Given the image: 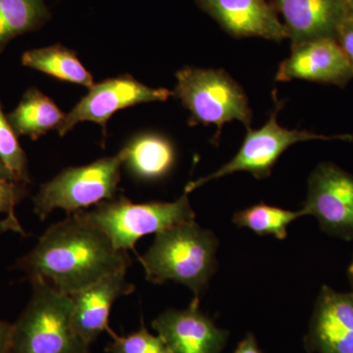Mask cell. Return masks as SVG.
I'll use <instances>...</instances> for the list:
<instances>
[{
	"label": "cell",
	"instance_id": "6da1fadb",
	"mask_svg": "<svg viewBox=\"0 0 353 353\" xmlns=\"http://www.w3.org/2000/svg\"><path fill=\"white\" fill-rule=\"evenodd\" d=\"M128 252L118 250L101 230L79 212L52 225L36 246L18 260L28 278H41L55 290L73 296L97 281L131 265Z\"/></svg>",
	"mask_w": 353,
	"mask_h": 353
},
{
	"label": "cell",
	"instance_id": "7a4b0ae2",
	"mask_svg": "<svg viewBox=\"0 0 353 353\" xmlns=\"http://www.w3.org/2000/svg\"><path fill=\"white\" fill-rule=\"evenodd\" d=\"M218 245L210 230L189 221L157 233L148 252L138 259L148 282L161 285L173 281L199 299L217 269Z\"/></svg>",
	"mask_w": 353,
	"mask_h": 353
},
{
	"label": "cell",
	"instance_id": "3957f363",
	"mask_svg": "<svg viewBox=\"0 0 353 353\" xmlns=\"http://www.w3.org/2000/svg\"><path fill=\"white\" fill-rule=\"evenodd\" d=\"M30 281L31 299L12 324L9 353H90L74 328L71 296L43 279Z\"/></svg>",
	"mask_w": 353,
	"mask_h": 353
},
{
	"label": "cell",
	"instance_id": "277c9868",
	"mask_svg": "<svg viewBox=\"0 0 353 353\" xmlns=\"http://www.w3.org/2000/svg\"><path fill=\"white\" fill-rule=\"evenodd\" d=\"M173 92L183 108L190 112V126L215 125L217 132L213 141L220 138L226 123L239 121L250 129L252 110L243 88L222 69L185 67L176 73Z\"/></svg>",
	"mask_w": 353,
	"mask_h": 353
},
{
	"label": "cell",
	"instance_id": "5b68a950",
	"mask_svg": "<svg viewBox=\"0 0 353 353\" xmlns=\"http://www.w3.org/2000/svg\"><path fill=\"white\" fill-rule=\"evenodd\" d=\"M78 212L101 230L116 248L124 252H136L137 241L146 234H157L181 223L196 220L187 194L173 202L146 203H134L121 196Z\"/></svg>",
	"mask_w": 353,
	"mask_h": 353
},
{
	"label": "cell",
	"instance_id": "8992f818",
	"mask_svg": "<svg viewBox=\"0 0 353 353\" xmlns=\"http://www.w3.org/2000/svg\"><path fill=\"white\" fill-rule=\"evenodd\" d=\"M124 164L122 150L112 157L101 158L92 163L71 167L43 183L32 199L34 211L41 220L54 209H63L68 215L114 199Z\"/></svg>",
	"mask_w": 353,
	"mask_h": 353
},
{
	"label": "cell",
	"instance_id": "52a82bcc",
	"mask_svg": "<svg viewBox=\"0 0 353 353\" xmlns=\"http://www.w3.org/2000/svg\"><path fill=\"white\" fill-rule=\"evenodd\" d=\"M281 108L282 103L276 101V108L272 111L269 120L263 127L259 130H253L252 128L246 130L243 145L233 159L213 173L188 183L185 187V194H189L206 183L238 172H248L257 180L268 178L279 158L282 157L288 148L297 143L315 139L352 141L353 139L350 134L329 137L312 132L285 129L278 123V113Z\"/></svg>",
	"mask_w": 353,
	"mask_h": 353
},
{
	"label": "cell",
	"instance_id": "ba28073f",
	"mask_svg": "<svg viewBox=\"0 0 353 353\" xmlns=\"http://www.w3.org/2000/svg\"><path fill=\"white\" fill-rule=\"evenodd\" d=\"M301 211L314 216L323 231L353 240V175L330 162L318 165L307 183Z\"/></svg>",
	"mask_w": 353,
	"mask_h": 353
},
{
	"label": "cell",
	"instance_id": "9c48e42d",
	"mask_svg": "<svg viewBox=\"0 0 353 353\" xmlns=\"http://www.w3.org/2000/svg\"><path fill=\"white\" fill-rule=\"evenodd\" d=\"M172 95L173 92L167 88L148 87L132 76L108 79L88 88V94L65 115L57 132L63 137L80 123L94 122L105 134L108 120L118 111L138 104L166 101Z\"/></svg>",
	"mask_w": 353,
	"mask_h": 353
},
{
	"label": "cell",
	"instance_id": "30bf717a",
	"mask_svg": "<svg viewBox=\"0 0 353 353\" xmlns=\"http://www.w3.org/2000/svg\"><path fill=\"white\" fill-rule=\"evenodd\" d=\"M152 325L172 353H221L229 338V332L202 312L199 297L183 310L165 311Z\"/></svg>",
	"mask_w": 353,
	"mask_h": 353
},
{
	"label": "cell",
	"instance_id": "8fae6325",
	"mask_svg": "<svg viewBox=\"0 0 353 353\" xmlns=\"http://www.w3.org/2000/svg\"><path fill=\"white\" fill-rule=\"evenodd\" d=\"M275 79L345 87L353 79V68L336 39H317L292 46V54L280 64Z\"/></svg>",
	"mask_w": 353,
	"mask_h": 353
},
{
	"label": "cell",
	"instance_id": "7c38bea8",
	"mask_svg": "<svg viewBox=\"0 0 353 353\" xmlns=\"http://www.w3.org/2000/svg\"><path fill=\"white\" fill-rule=\"evenodd\" d=\"M304 341L310 352L353 353V292L323 285Z\"/></svg>",
	"mask_w": 353,
	"mask_h": 353
},
{
	"label": "cell",
	"instance_id": "4fadbf2b",
	"mask_svg": "<svg viewBox=\"0 0 353 353\" xmlns=\"http://www.w3.org/2000/svg\"><path fill=\"white\" fill-rule=\"evenodd\" d=\"M282 14L292 46L317 39H336L339 29L350 19L347 0H271Z\"/></svg>",
	"mask_w": 353,
	"mask_h": 353
},
{
	"label": "cell",
	"instance_id": "5bb4252c",
	"mask_svg": "<svg viewBox=\"0 0 353 353\" xmlns=\"http://www.w3.org/2000/svg\"><path fill=\"white\" fill-rule=\"evenodd\" d=\"M197 6L236 39H288L284 24L266 0H196Z\"/></svg>",
	"mask_w": 353,
	"mask_h": 353
},
{
	"label": "cell",
	"instance_id": "9a60e30c",
	"mask_svg": "<svg viewBox=\"0 0 353 353\" xmlns=\"http://www.w3.org/2000/svg\"><path fill=\"white\" fill-rule=\"evenodd\" d=\"M126 274L127 270L110 274L71 296L74 328L88 345L103 332L110 331L109 315L114 303L134 292V285L128 282Z\"/></svg>",
	"mask_w": 353,
	"mask_h": 353
},
{
	"label": "cell",
	"instance_id": "2e32d148",
	"mask_svg": "<svg viewBox=\"0 0 353 353\" xmlns=\"http://www.w3.org/2000/svg\"><path fill=\"white\" fill-rule=\"evenodd\" d=\"M124 164L141 180L157 181L170 173L176 161L170 139L155 132L137 136L122 150Z\"/></svg>",
	"mask_w": 353,
	"mask_h": 353
},
{
	"label": "cell",
	"instance_id": "e0dca14e",
	"mask_svg": "<svg viewBox=\"0 0 353 353\" xmlns=\"http://www.w3.org/2000/svg\"><path fill=\"white\" fill-rule=\"evenodd\" d=\"M65 115L55 102L36 88H29L7 119L17 136L36 141L63 123Z\"/></svg>",
	"mask_w": 353,
	"mask_h": 353
},
{
	"label": "cell",
	"instance_id": "ac0fdd59",
	"mask_svg": "<svg viewBox=\"0 0 353 353\" xmlns=\"http://www.w3.org/2000/svg\"><path fill=\"white\" fill-rule=\"evenodd\" d=\"M22 64L64 82L88 88L94 85V77L83 66L76 53L62 46L26 51L22 57Z\"/></svg>",
	"mask_w": 353,
	"mask_h": 353
},
{
	"label": "cell",
	"instance_id": "d6986e66",
	"mask_svg": "<svg viewBox=\"0 0 353 353\" xmlns=\"http://www.w3.org/2000/svg\"><path fill=\"white\" fill-rule=\"evenodd\" d=\"M48 16L44 0H0V53L12 39L43 24Z\"/></svg>",
	"mask_w": 353,
	"mask_h": 353
},
{
	"label": "cell",
	"instance_id": "ffe728a7",
	"mask_svg": "<svg viewBox=\"0 0 353 353\" xmlns=\"http://www.w3.org/2000/svg\"><path fill=\"white\" fill-rule=\"evenodd\" d=\"M303 216L301 209L299 211L287 210L260 202L236 211L233 216V223L236 227L252 230L259 236H272L283 241L288 236L290 225Z\"/></svg>",
	"mask_w": 353,
	"mask_h": 353
},
{
	"label": "cell",
	"instance_id": "44dd1931",
	"mask_svg": "<svg viewBox=\"0 0 353 353\" xmlns=\"http://www.w3.org/2000/svg\"><path fill=\"white\" fill-rule=\"evenodd\" d=\"M0 102V160L16 181L30 182L27 157Z\"/></svg>",
	"mask_w": 353,
	"mask_h": 353
},
{
	"label": "cell",
	"instance_id": "7402d4cb",
	"mask_svg": "<svg viewBox=\"0 0 353 353\" xmlns=\"http://www.w3.org/2000/svg\"><path fill=\"white\" fill-rule=\"evenodd\" d=\"M108 334L112 338V341L106 345L105 352L108 353H172L161 336L148 332L143 320L138 331L127 336H119L112 330Z\"/></svg>",
	"mask_w": 353,
	"mask_h": 353
},
{
	"label": "cell",
	"instance_id": "603a6c76",
	"mask_svg": "<svg viewBox=\"0 0 353 353\" xmlns=\"http://www.w3.org/2000/svg\"><path fill=\"white\" fill-rule=\"evenodd\" d=\"M26 183L0 179V214H6L2 231L12 230L25 234L15 215V208L26 196Z\"/></svg>",
	"mask_w": 353,
	"mask_h": 353
},
{
	"label": "cell",
	"instance_id": "cb8c5ba5",
	"mask_svg": "<svg viewBox=\"0 0 353 353\" xmlns=\"http://www.w3.org/2000/svg\"><path fill=\"white\" fill-rule=\"evenodd\" d=\"M336 41L341 46L348 62L353 68V19L350 18L341 24L336 34Z\"/></svg>",
	"mask_w": 353,
	"mask_h": 353
},
{
	"label": "cell",
	"instance_id": "d4e9b609",
	"mask_svg": "<svg viewBox=\"0 0 353 353\" xmlns=\"http://www.w3.org/2000/svg\"><path fill=\"white\" fill-rule=\"evenodd\" d=\"M12 324L0 320V353L10 352Z\"/></svg>",
	"mask_w": 353,
	"mask_h": 353
},
{
	"label": "cell",
	"instance_id": "484cf974",
	"mask_svg": "<svg viewBox=\"0 0 353 353\" xmlns=\"http://www.w3.org/2000/svg\"><path fill=\"white\" fill-rule=\"evenodd\" d=\"M234 353H263L260 350L256 339L253 334H248V336L239 343L238 347Z\"/></svg>",
	"mask_w": 353,
	"mask_h": 353
},
{
	"label": "cell",
	"instance_id": "4316f807",
	"mask_svg": "<svg viewBox=\"0 0 353 353\" xmlns=\"http://www.w3.org/2000/svg\"><path fill=\"white\" fill-rule=\"evenodd\" d=\"M0 179H3V180L16 181L15 178L12 176V174H11L8 169L4 166V164L2 163L1 160H0ZM16 182H18V181H16Z\"/></svg>",
	"mask_w": 353,
	"mask_h": 353
},
{
	"label": "cell",
	"instance_id": "83f0119b",
	"mask_svg": "<svg viewBox=\"0 0 353 353\" xmlns=\"http://www.w3.org/2000/svg\"><path fill=\"white\" fill-rule=\"evenodd\" d=\"M348 278H350V284H352L353 289V259L352 264L350 265V268H348Z\"/></svg>",
	"mask_w": 353,
	"mask_h": 353
},
{
	"label": "cell",
	"instance_id": "f1b7e54d",
	"mask_svg": "<svg viewBox=\"0 0 353 353\" xmlns=\"http://www.w3.org/2000/svg\"><path fill=\"white\" fill-rule=\"evenodd\" d=\"M348 7H350V18L353 19V0H347Z\"/></svg>",
	"mask_w": 353,
	"mask_h": 353
}]
</instances>
